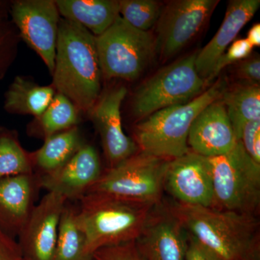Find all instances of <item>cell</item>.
Segmentation results:
<instances>
[{
  "label": "cell",
  "mask_w": 260,
  "mask_h": 260,
  "mask_svg": "<svg viewBox=\"0 0 260 260\" xmlns=\"http://www.w3.org/2000/svg\"><path fill=\"white\" fill-rule=\"evenodd\" d=\"M52 85L80 112L90 115L102 95V72L95 37L80 24L61 18Z\"/></svg>",
  "instance_id": "6da1fadb"
},
{
  "label": "cell",
  "mask_w": 260,
  "mask_h": 260,
  "mask_svg": "<svg viewBox=\"0 0 260 260\" xmlns=\"http://www.w3.org/2000/svg\"><path fill=\"white\" fill-rule=\"evenodd\" d=\"M164 203L188 234L223 260H242L259 235L256 215L175 201Z\"/></svg>",
  "instance_id": "7a4b0ae2"
},
{
  "label": "cell",
  "mask_w": 260,
  "mask_h": 260,
  "mask_svg": "<svg viewBox=\"0 0 260 260\" xmlns=\"http://www.w3.org/2000/svg\"><path fill=\"white\" fill-rule=\"evenodd\" d=\"M78 223L88 259L102 248L135 242L155 205L88 193L79 200Z\"/></svg>",
  "instance_id": "3957f363"
},
{
  "label": "cell",
  "mask_w": 260,
  "mask_h": 260,
  "mask_svg": "<svg viewBox=\"0 0 260 260\" xmlns=\"http://www.w3.org/2000/svg\"><path fill=\"white\" fill-rule=\"evenodd\" d=\"M227 88L226 80L220 78L191 102L160 109L143 119L135 129L139 150L167 160L189 153L188 135L195 118Z\"/></svg>",
  "instance_id": "277c9868"
},
{
  "label": "cell",
  "mask_w": 260,
  "mask_h": 260,
  "mask_svg": "<svg viewBox=\"0 0 260 260\" xmlns=\"http://www.w3.org/2000/svg\"><path fill=\"white\" fill-rule=\"evenodd\" d=\"M213 179L211 208L256 215L260 208V165L240 140L228 153L208 158Z\"/></svg>",
  "instance_id": "5b68a950"
},
{
  "label": "cell",
  "mask_w": 260,
  "mask_h": 260,
  "mask_svg": "<svg viewBox=\"0 0 260 260\" xmlns=\"http://www.w3.org/2000/svg\"><path fill=\"white\" fill-rule=\"evenodd\" d=\"M169 160L139 150L115 167L103 172L87 194L141 204H160Z\"/></svg>",
  "instance_id": "8992f818"
},
{
  "label": "cell",
  "mask_w": 260,
  "mask_h": 260,
  "mask_svg": "<svg viewBox=\"0 0 260 260\" xmlns=\"http://www.w3.org/2000/svg\"><path fill=\"white\" fill-rule=\"evenodd\" d=\"M95 42L102 75L108 79H138L155 54L152 34L134 28L120 15Z\"/></svg>",
  "instance_id": "52a82bcc"
},
{
  "label": "cell",
  "mask_w": 260,
  "mask_h": 260,
  "mask_svg": "<svg viewBox=\"0 0 260 260\" xmlns=\"http://www.w3.org/2000/svg\"><path fill=\"white\" fill-rule=\"evenodd\" d=\"M197 53L159 70L142 84L133 101L135 116L144 119L160 109L191 102L205 91L206 84L197 72Z\"/></svg>",
  "instance_id": "ba28073f"
},
{
  "label": "cell",
  "mask_w": 260,
  "mask_h": 260,
  "mask_svg": "<svg viewBox=\"0 0 260 260\" xmlns=\"http://www.w3.org/2000/svg\"><path fill=\"white\" fill-rule=\"evenodd\" d=\"M218 0H177L162 8L157 22L155 53L161 59L173 57L205 28Z\"/></svg>",
  "instance_id": "9c48e42d"
},
{
  "label": "cell",
  "mask_w": 260,
  "mask_h": 260,
  "mask_svg": "<svg viewBox=\"0 0 260 260\" xmlns=\"http://www.w3.org/2000/svg\"><path fill=\"white\" fill-rule=\"evenodd\" d=\"M10 15L20 37L42 58L52 74L61 18L55 1H15L12 3Z\"/></svg>",
  "instance_id": "30bf717a"
},
{
  "label": "cell",
  "mask_w": 260,
  "mask_h": 260,
  "mask_svg": "<svg viewBox=\"0 0 260 260\" xmlns=\"http://www.w3.org/2000/svg\"><path fill=\"white\" fill-rule=\"evenodd\" d=\"M68 203L64 197L48 191L32 208L19 233L23 260H54L58 228Z\"/></svg>",
  "instance_id": "8fae6325"
},
{
  "label": "cell",
  "mask_w": 260,
  "mask_h": 260,
  "mask_svg": "<svg viewBox=\"0 0 260 260\" xmlns=\"http://www.w3.org/2000/svg\"><path fill=\"white\" fill-rule=\"evenodd\" d=\"M165 189L177 203L211 208L213 179L208 158L190 150L182 156L169 160Z\"/></svg>",
  "instance_id": "7c38bea8"
},
{
  "label": "cell",
  "mask_w": 260,
  "mask_h": 260,
  "mask_svg": "<svg viewBox=\"0 0 260 260\" xmlns=\"http://www.w3.org/2000/svg\"><path fill=\"white\" fill-rule=\"evenodd\" d=\"M127 90L119 86L101 95L90 115L100 135L108 169L133 156L139 148L133 138L124 133L121 124V103Z\"/></svg>",
  "instance_id": "4fadbf2b"
},
{
  "label": "cell",
  "mask_w": 260,
  "mask_h": 260,
  "mask_svg": "<svg viewBox=\"0 0 260 260\" xmlns=\"http://www.w3.org/2000/svg\"><path fill=\"white\" fill-rule=\"evenodd\" d=\"M188 234L164 202L154 207L135 241L141 260H185Z\"/></svg>",
  "instance_id": "5bb4252c"
},
{
  "label": "cell",
  "mask_w": 260,
  "mask_h": 260,
  "mask_svg": "<svg viewBox=\"0 0 260 260\" xmlns=\"http://www.w3.org/2000/svg\"><path fill=\"white\" fill-rule=\"evenodd\" d=\"M102 174L97 150L92 145L84 143L62 167L38 177L40 189L60 194L68 201H79Z\"/></svg>",
  "instance_id": "9a60e30c"
},
{
  "label": "cell",
  "mask_w": 260,
  "mask_h": 260,
  "mask_svg": "<svg viewBox=\"0 0 260 260\" xmlns=\"http://www.w3.org/2000/svg\"><path fill=\"white\" fill-rule=\"evenodd\" d=\"M221 98L200 113L188 135L189 149L206 158L229 153L239 141Z\"/></svg>",
  "instance_id": "2e32d148"
},
{
  "label": "cell",
  "mask_w": 260,
  "mask_h": 260,
  "mask_svg": "<svg viewBox=\"0 0 260 260\" xmlns=\"http://www.w3.org/2000/svg\"><path fill=\"white\" fill-rule=\"evenodd\" d=\"M40 189L36 174L0 179V227L11 236L18 235L34 208Z\"/></svg>",
  "instance_id": "e0dca14e"
},
{
  "label": "cell",
  "mask_w": 260,
  "mask_h": 260,
  "mask_svg": "<svg viewBox=\"0 0 260 260\" xmlns=\"http://www.w3.org/2000/svg\"><path fill=\"white\" fill-rule=\"evenodd\" d=\"M259 0H232L229 2L221 25L210 42L195 59L197 72L203 79L209 77L214 65L259 9Z\"/></svg>",
  "instance_id": "ac0fdd59"
},
{
  "label": "cell",
  "mask_w": 260,
  "mask_h": 260,
  "mask_svg": "<svg viewBox=\"0 0 260 260\" xmlns=\"http://www.w3.org/2000/svg\"><path fill=\"white\" fill-rule=\"evenodd\" d=\"M61 18L80 24L95 37L105 32L119 15L116 0H57Z\"/></svg>",
  "instance_id": "d6986e66"
},
{
  "label": "cell",
  "mask_w": 260,
  "mask_h": 260,
  "mask_svg": "<svg viewBox=\"0 0 260 260\" xmlns=\"http://www.w3.org/2000/svg\"><path fill=\"white\" fill-rule=\"evenodd\" d=\"M83 144L78 126L51 135L39 150L30 153L34 174L42 176L57 170Z\"/></svg>",
  "instance_id": "ffe728a7"
},
{
  "label": "cell",
  "mask_w": 260,
  "mask_h": 260,
  "mask_svg": "<svg viewBox=\"0 0 260 260\" xmlns=\"http://www.w3.org/2000/svg\"><path fill=\"white\" fill-rule=\"evenodd\" d=\"M56 93L52 85L40 86L18 76L5 93L4 108L10 114L31 115L36 119L46 110Z\"/></svg>",
  "instance_id": "44dd1931"
},
{
  "label": "cell",
  "mask_w": 260,
  "mask_h": 260,
  "mask_svg": "<svg viewBox=\"0 0 260 260\" xmlns=\"http://www.w3.org/2000/svg\"><path fill=\"white\" fill-rule=\"evenodd\" d=\"M221 99L239 140L246 123L260 119L259 85L245 83L227 88Z\"/></svg>",
  "instance_id": "7402d4cb"
},
{
  "label": "cell",
  "mask_w": 260,
  "mask_h": 260,
  "mask_svg": "<svg viewBox=\"0 0 260 260\" xmlns=\"http://www.w3.org/2000/svg\"><path fill=\"white\" fill-rule=\"evenodd\" d=\"M79 112L69 99L56 93L46 110L32 123L30 131L37 137L47 139L51 135L78 126Z\"/></svg>",
  "instance_id": "603a6c76"
},
{
  "label": "cell",
  "mask_w": 260,
  "mask_h": 260,
  "mask_svg": "<svg viewBox=\"0 0 260 260\" xmlns=\"http://www.w3.org/2000/svg\"><path fill=\"white\" fill-rule=\"evenodd\" d=\"M54 260H91L85 253V238L78 223V208L68 201L61 215Z\"/></svg>",
  "instance_id": "cb8c5ba5"
},
{
  "label": "cell",
  "mask_w": 260,
  "mask_h": 260,
  "mask_svg": "<svg viewBox=\"0 0 260 260\" xmlns=\"http://www.w3.org/2000/svg\"><path fill=\"white\" fill-rule=\"evenodd\" d=\"M34 174L30 153L20 144L13 130L0 127V179Z\"/></svg>",
  "instance_id": "d4e9b609"
},
{
  "label": "cell",
  "mask_w": 260,
  "mask_h": 260,
  "mask_svg": "<svg viewBox=\"0 0 260 260\" xmlns=\"http://www.w3.org/2000/svg\"><path fill=\"white\" fill-rule=\"evenodd\" d=\"M119 15L134 28L148 32L158 22L162 7L154 0H121Z\"/></svg>",
  "instance_id": "484cf974"
},
{
  "label": "cell",
  "mask_w": 260,
  "mask_h": 260,
  "mask_svg": "<svg viewBox=\"0 0 260 260\" xmlns=\"http://www.w3.org/2000/svg\"><path fill=\"white\" fill-rule=\"evenodd\" d=\"M20 36L13 23L0 18V80L13 64L18 51Z\"/></svg>",
  "instance_id": "4316f807"
},
{
  "label": "cell",
  "mask_w": 260,
  "mask_h": 260,
  "mask_svg": "<svg viewBox=\"0 0 260 260\" xmlns=\"http://www.w3.org/2000/svg\"><path fill=\"white\" fill-rule=\"evenodd\" d=\"M252 46L246 39H238L232 43L226 51L223 53L214 65L213 69L206 80V86L210 83L212 80L218 76L223 68L233 63L240 61L248 58L250 55L253 49Z\"/></svg>",
  "instance_id": "83f0119b"
},
{
  "label": "cell",
  "mask_w": 260,
  "mask_h": 260,
  "mask_svg": "<svg viewBox=\"0 0 260 260\" xmlns=\"http://www.w3.org/2000/svg\"><path fill=\"white\" fill-rule=\"evenodd\" d=\"M239 140L246 153L260 165V119L246 123Z\"/></svg>",
  "instance_id": "f1b7e54d"
},
{
  "label": "cell",
  "mask_w": 260,
  "mask_h": 260,
  "mask_svg": "<svg viewBox=\"0 0 260 260\" xmlns=\"http://www.w3.org/2000/svg\"><path fill=\"white\" fill-rule=\"evenodd\" d=\"M92 260H141L135 242L107 246L95 251Z\"/></svg>",
  "instance_id": "f546056e"
},
{
  "label": "cell",
  "mask_w": 260,
  "mask_h": 260,
  "mask_svg": "<svg viewBox=\"0 0 260 260\" xmlns=\"http://www.w3.org/2000/svg\"><path fill=\"white\" fill-rule=\"evenodd\" d=\"M0 260H23L18 241L0 227Z\"/></svg>",
  "instance_id": "4dcf8cb0"
},
{
  "label": "cell",
  "mask_w": 260,
  "mask_h": 260,
  "mask_svg": "<svg viewBox=\"0 0 260 260\" xmlns=\"http://www.w3.org/2000/svg\"><path fill=\"white\" fill-rule=\"evenodd\" d=\"M238 76L248 83L259 85L260 80V59L259 56L246 58L239 61L237 68Z\"/></svg>",
  "instance_id": "1f68e13d"
},
{
  "label": "cell",
  "mask_w": 260,
  "mask_h": 260,
  "mask_svg": "<svg viewBox=\"0 0 260 260\" xmlns=\"http://www.w3.org/2000/svg\"><path fill=\"white\" fill-rule=\"evenodd\" d=\"M188 234V233H187ZM185 260H223L188 234Z\"/></svg>",
  "instance_id": "d6a6232c"
},
{
  "label": "cell",
  "mask_w": 260,
  "mask_h": 260,
  "mask_svg": "<svg viewBox=\"0 0 260 260\" xmlns=\"http://www.w3.org/2000/svg\"><path fill=\"white\" fill-rule=\"evenodd\" d=\"M242 260H260V235L254 239L246 249Z\"/></svg>",
  "instance_id": "836d02e7"
},
{
  "label": "cell",
  "mask_w": 260,
  "mask_h": 260,
  "mask_svg": "<svg viewBox=\"0 0 260 260\" xmlns=\"http://www.w3.org/2000/svg\"><path fill=\"white\" fill-rule=\"evenodd\" d=\"M246 40L249 42V44L254 47H259L260 46V25L259 23H256L253 25L249 30L246 37Z\"/></svg>",
  "instance_id": "e575fe53"
},
{
  "label": "cell",
  "mask_w": 260,
  "mask_h": 260,
  "mask_svg": "<svg viewBox=\"0 0 260 260\" xmlns=\"http://www.w3.org/2000/svg\"><path fill=\"white\" fill-rule=\"evenodd\" d=\"M2 5H3V3H2L1 2H0V11H1ZM3 18V17H2L1 15H0V18Z\"/></svg>",
  "instance_id": "d590c367"
},
{
  "label": "cell",
  "mask_w": 260,
  "mask_h": 260,
  "mask_svg": "<svg viewBox=\"0 0 260 260\" xmlns=\"http://www.w3.org/2000/svg\"><path fill=\"white\" fill-rule=\"evenodd\" d=\"M92 260V259H91Z\"/></svg>",
  "instance_id": "8d00e7d4"
}]
</instances>
